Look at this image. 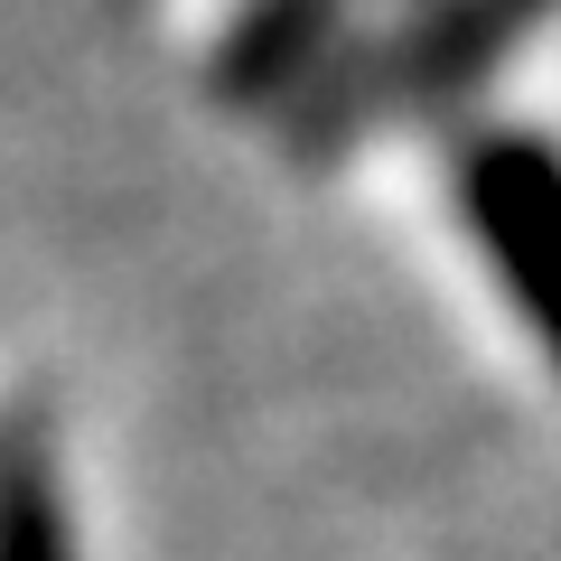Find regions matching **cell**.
Masks as SVG:
<instances>
[{
  "instance_id": "cell-1",
  "label": "cell",
  "mask_w": 561,
  "mask_h": 561,
  "mask_svg": "<svg viewBox=\"0 0 561 561\" xmlns=\"http://www.w3.org/2000/svg\"><path fill=\"white\" fill-rule=\"evenodd\" d=\"M561 0H421L393 38L356 47L337 76H319L300 103H290V131L309 122V140H346L365 122H402V113H440L468 84H486Z\"/></svg>"
},
{
  "instance_id": "cell-2",
  "label": "cell",
  "mask_w": 561,
  "mask_h": 561,
  "mask_svg": "<svg viewBox=\"0 0 561 561\" xmlns=\"http://www.w3.org/2000/svg\"><path fill=\"white\" fill-rule=\"evenodd\" d=\"M449 187H459L468 243L486 253L505 309L534 328V346L552 356V375H561V150L542 131L486 122V131L459 140Z\"/></svg>"
},
{
  "instance_id": "cell-3",
  "label": "cell",
  "mask_w": 561,
  "mask_h": 561,
  "mask_svg": "<svg viewBox=\"0 0 561 561\" xmlns=\"http://www.w3.org/2000/svg\"><path fill=\"white\" fill-rule=\"evenodd\" d=\"M346 10L356 0H243V20L216 38L206 57V94L234 103V113H272V103H300L328 76L346 38Z\"/></svg>"
},
{
  "instance_id": "cell-4",
  "label": "cell",
  "mask_w": 561,
  "mask_h": 561,
  "mask_svg": "<svg viewBox=\"0 0 561 561\" xmlns=\"http://www.w3.org/2000/svg\"><path fill=\"white\" fill-rule=\"evenodd\" d=\"M0 561H76L66 496L28 440H0Z\"/></svg>"
}]
</instances>
